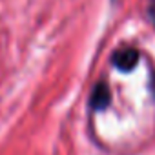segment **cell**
<instances>
[{
  "instance_id": "cell-4",
  "label": "cell",
  "mask_w": 155,
  "mask_h": 155,
  "mask_svg": "<svg viewBox=\"0 0 155 155\" xmlns=\"http://www.w3.org/2000/svg\"><path fill=\"white\" fill-rule=\"evenodd\" d=\"M151 91L155 93V73L151 75Z\"/></svg>"
},
{
  "instance_id": "cell-1",
  "label": "cell",
  "mask_w": 155,
  "mask_h": 155,
  "mask_svg": "<svg viewBox=\"0 0 155 155\" xmlns=\"http://www.w3.org/2000/svg\"><path fill=\"white\" fill-rule=\"evenodd\" d=\"M139 58H140V55H139L137 49H133V48H124V49H119V51L113 53L111 64H113L119 71L130 73V71L135 69V66L139 64Z\"/></svg>"
},
{
  "instance_id": "cell-3",
  "label": "cell",
  "mask_w": 155,
  "mask_h": 155,
  "mask_svg": "<svg viewBox=\"0 0 155 155\" xmlns=\"http://www.w3.org/2000/svg\"><path fill=\"white\" fill-rule=\"evenodd\" d=\"M148 17L151 20V24L155 26V0H150V6H148Z\"/></svg>"
},
{
  "instance_id": "cell-2",
  "label": "cell",
  "mask_w": 155,
  "mask_h": 155,
  "mask_svg": "<svg viewBox=\"0 0 155 155\" xmlns=\"http://www.w3.org/2000/svg\"><path fill=\"white\" fill-rule=\"evenodd\" d=\"M110 102H111V91H110L108 84H106L104 81H101V82L93 88V91H91L90 106H91V110H95V111H102V110H106V108L110 106Z\"/></svg>"
}]
</instances>
